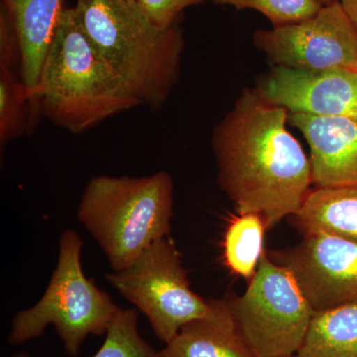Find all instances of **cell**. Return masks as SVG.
Listing matches in <instances>:
<instances>
[{
  "instance_id": "7",
  "label": "cell",
  "mask_w": 357,
  "mask_h": 357,
  "mask_svg": "<svg viewBox=\"0 0 357 357\" xmlns=\"http://www.w3.org/2000/svg\"><path fill=\"white\" fill-rule=\"evenodd\" d=\"M107 281L146 317L165 344L183 326L213 310V300L191 290L180 253L167 237L151 244L130 266L107 275Z\"/></svg>"
},
{
  "instance_id": "14",
  "label": "cell",
  "mask_w": 357,
  "mask_h": 357,
  "mask_svg": "<svg viewBox=\"0 0 357 357\" xmlns=\"http://www.w3.org/2000/svg\"><path fill=\"white\" fill-rule=\"evenodd\" d=\"M292 223L304 236L326 234L357 241V187L312 190Z\"/></svg>"
},
{
  "instance_id": "19",
  "label": "cell",
  "mask_w": 357,
  "mask_h": 357,
  "mask_svg": "<svg viewBox=\"0 0 357 357\" xmlns=\"http://www.w3.org/2000/svg\"><path fill=\"white\" fill-rule=\"evenodd\" d=\"M217 6L253 9L269 20L273 27H282L310 20L323 8L321 0H211Z\"/></svg>"
},
{
  "instance_id": "3",
  "label": "cell",
  "mask_w": 357,
  "mask_h": 357,
  "mask_svg": "<svg viewBox=\"0 0 357 357\" xmlns=\"http://www.w3.org/2000/svg\"><path fill=\"white\" fill-rule=\"evenodd\" d=\"M82 29L107 65L152 110L180 79L185 40L177 23L160 27L129 0H76Z\"/></svg>"
},
{
  "instance_id": "21",
  "label": "cell",
  "mask_w": 357,
  "mask_h": 357,
  "mask_svg": "<svg viewBox=\"0 0 357 357\" xmlns=\"http://www.w3.org/2000/svg\"><path fill=\"white\" fill-rule=\"evenodd\" d=\"M206 0H137L142 13L160 27H171L189 7L199 6Z\"/></svg>"
},
{
  "instance_id": "13",
  "label": "cell",
  "mask_w": 357,
  "mask_h": 357,
  "mask_svg": "<svg viewBox=\"0 0 357 357\" xmlns=\"http://www.w3.org/2000/svg\"><path fill=\"white\" fill-rule=\"evenodd\" d=\"M14 21L21 46L20 75L33 98L38 86L42 68L63 0H1Z\"/></svg>"
},
{
  "instance_id": "17",
  "label": "cell",
  "mask_w": 357,
  "mask_h": 357,
  "mask_svg": "<svg viewBox=\"0 0 357 357\" xmlns=\"http://www.w3.org/2000/svg\"><path fill=\"white\" fill-rule=\"evenodd\" d=\"M40 116L20 73L0 69V144L35 128Z\"/></svg>"
},
{
  "instance_id": "1",
  "label": "cell",
  "mask_w": 357,
  "mask_h": 357,
  "mask_svg": "<svg viewBox=\"0 0 357 357\" xmlns=\"http://www.w3.org/2000/svg\"><path fill=\"white\" fill-rule=\"evenodd\" d=\"M288 110L246 89L213 129L218 184L237 213L262 215L268 229L299 211L312 166L287 129Z\"/></svg>"
},
{
  "instance_id": "15",
  "label": "cell",
  "mask_w": 357,
  "mask_h": 357,
  "mask_svg": "<svg viewBox=\"0 0 357 357\" xmlns=\"http://www.w3.org/2000/svg\"><path fill=\"white\" fill-rule=\"evenodd\" d=\"M298 357H357V305L316 312Z\"/></svg>"
},
{
  "instance_id": "4",
  "label": "cell",
  "mask_w": 357,
  "mask_h": 357,
  "mask_svg": "<svg viewBox=\"0 0 357 357\" xmlns=\"http://www.w3.org/2000/svg\"><path fill=\"white\" fill-rule=\"evenodd\" d=\"M174 184L168 173L91 178L77 217L102 249L114 272L126 269L171 231Z\"/></svg>"
},
{
  "instance_id": "20",
  "label": "cell",
  "mask_w": 357,
  "mask_h": 357,
  "mask_svg": "<svg viewBox=\"0 0 357 357\" xmlns=\"http://www.w3.org/2000/svg\"><path fill=\"white\" fill-rule=\"evenodd\" d=\"M21 46L13 17L0 4V69L20 73Z\"/></svg>"
},
{
  "instance_id": "8",
  "label": "cell",
  "mask_w": 357,
  "mask_h": 357,
  "mask_svg": "<svg viewBox=\"0 0 357 357\" xmlns=\"http://www.w3.org/2000/svg\"><path fill=\"white\" fill-rule=\"evenodd\" d=\"M255 46L276 66L305 70L357 69V30L338 0L317 15L255 33Z\"/></svg>"
},
{
  "instance_id": "5",
  "label": "cell",
  "mask_w": 357,
  "mask_h": 357,
  "mask_svg": "<svg viewBox=\"0 0 357 357\" xmlns=\"http://www.w3.org/2000/svg\"><path fill=\"white\" fill-rule=\"evenodd\" d=\"M82 249L83 241L79 234L65 230L59 243L57 267L48 287L36 305L14 317L9 344H24L53 325L66 352L75 356L88 335L107 333L121 307L86 278L82 267Z\"/></svg>"
},
{
  "instance_id": "9",
  "label": "cell",
  "mask_w": 357,
  "mask_h": 357,
  "mask_svg": "<svg viewBox=\"0 0 357 357\" xmlns=\"http://www.w3.org/2000/svg\"><path fill=\"white\" fill-rule=\"evenodd\" d=\"M293 275L314 312L357 305V241L326 234L267 252Z\"/></svg>"
},
{
  "instance_id": "24",
  "label": "cell",
  "mask_w": 357,
  "mask_h": 357,
  "mask_svg": "<svg viewBox=\"0 0 357 357\" xmlns=\"http://www.w3.org/2000/svg\"><path fill=\"white\" fill-rule=\"evenodd\" d=\"M324 4L331 3V2L335 1V0H321Z\"/></svg>"
},
{
  "instance_id": "25",
  "label": "cell",
  "mask_w": 357,
  "mask_h": 357,
  "mask_svg": "<svg viewBox=\"0 0 357 357\" xmlns=\"http://www.w3.org/2000/svg\"><path fill=\"white\" fill-rule=\"evenodd\" d=\"M129 1L136 2L137 0H129Z\"/></svg>"
},
{
  "instance_id": "23",
  "label": "cell",
  "mask_w": 357,
  "mask_h": 357,
  "mask_svg": "<svg viewBox=\"0 0 357 357\" xmlns=\"http://www.w3.org/2000/svg\"><path fill=\"white\" fill-rule=\"evenodd\" d=\"M13 357H30L28 356L27 354H25V352H20V354H14Z\"/></svg>"
},
{
  "instance_id": "11",
  "label": "cell",
  "mask_w": 357,
  "mask_h": 357,
  "mask_svg": "<svg viewBox=\"0 0 357 357\" xmlns=\"http://www.w3.org/2000/svg\"><path fill=\"white\" fill-rule=\"evenodd\" d=\"M288 122L309 144L312 184L357 187V117L290 114Z\"/></svg>"
},
{
  "instance_id": "18",
  "label": "cell",
  "mask_w": 357,
  "mask_h": 357,
  "mask_svg": "<svg viewBox=\"0 0 357 357\" xmlns=\"http://www.w3.org/2000/svg\"><path fill=\"white\" fill-rule=\"evenodd\" d=\"M105 335L93 357H160L159 351L141 337L135 310L119 309Z\"/></svg>"
},
{
  "instance_id": "22",
  "label": "cell",
  "mask_w": 357,
  "mask_h": 357,
  "mask_svg": "<svg viewBox=\"0 0 357 357\" xmlns=\"http://www.w3.org/2000/svg\"><path fill=\"white\" fill-rule=\"evenodd\" d=\"M338 2L357 30V0H338Z\"/></svg>"
},
{
  "instance_id": "16",
  "label": "cell",
  "mask_w": 357,
  "mask_h": 357,
  "mask_svg": "<svg viewBox=\"0 0 357 357\" xmlns=\"http://www.w3.org/2000/svg\"><path fill=\"white\" fill-rule=\"evenodd\" d=\"M268 229L262 215L238 213L230 220L223 239V259L232 273L250 281L257 271Z\"/></svg>"
},
{
  "instance_id": "12",
  "label": "cell",
  "mask_w": 357,
  "mask_h": 357,
  "mask_svg": "<svg viewBox=\"0 0 357 357\" xmlns=\"http://www.w3.org/2000/svg\"><path fill=\"white\" fill-rule=\"evenodd\" d=\"M213 304V312L183 326L160 357H256L237 330L227 300Z\"/></svg>"
},
{
  "instance_id": "10",
  "label": "cell",
  "mask_w": 357,
  "mask_h": 357,
  "mask_svg": "<svg viewBox=\"0 0 357 357\" xmlns=\"http://www.w3.org/2000/svg\"><path fill=\"white\" fill-rule=\"evenodd\" d=\"M256 91L266 102L290 114L357 117V69L276 66Z\"/></svg>"
},
{
  "instance_id": "6",
  "label": "cell",
  "mask_w": 357,
  "mask_h": 357,
  "mask_svg": "<svg viewBox=\"0 0 357 357\" xmlns=\"http://www.w3.org/2000/svg\"><path fill=\"white\" fill-rule=\"evenodd\" d=\"M227 303L256 357L296 356L316 312L293 275L265 251L245 293Z\"/></svg>"
},
{
  "instance_id": "2",
  "label": "cell",
  "mask_w": 357,
  "mask_h": 357,
  "mask_svg": "<svg viewBox=\"0 0 357 357\" xmlns=\"http://www.w3.org/2000/svg\"><path fill=\"white\" fill-rule=\"evenodd\" d=\"M32 100L39 115L74 134L143 105L100 57L73 7L61 11Z\"/></svg>"
},
{
  "instance_id": "26",
  "label": "cell",
  "mask_w": 357,
  "mask_h": 357,
  "mask_svg": "<svg viewBox=\"0 0 357 357\" xmlns=\"http://www.w3.org/2000/svg\"><path fill=\"white\" fill-rule=\"evenodd\" d=\"M286 357H298L297 356H286Z\"/></svg>"
}]
</instances>
